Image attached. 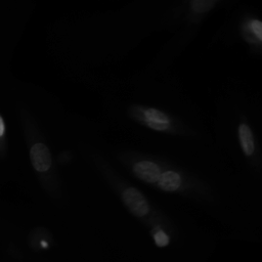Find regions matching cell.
<instances>
[{"label":"cell","instance_id":"6da1fadb","mask_svg":"<svg viewBox=\"0 0 262 262\" xmlns=\"http://www.w3.org/2000/svg\"><path fill=\"white\" fill-rule=\"evenodd\" d=\"M123 201L127 208L137 217L144 216L149 210L145 198L134 187H128L124 190Z\"/></svg>","mask_w":262,"mask_h":262},{"label":"cell","instance_id":"7a4b0ae2","mask_svg":"<svg viewBox=\"0 0 262 262\" xmlns=\"http://www.w3.org/2000/svg\"><path fill=\"white\" fill-rule=\"evenodd\" d=\"M31 162L33 167L38 172H45L50 168L51 157L49 149L43 143L39 142L32 146L30 151Z\"/></svg>","mask_w":262,"mask_h":262},{"label":"cell","instance_id":"3957f363","mask_svg":"<svg viewBox=\"0 0 262 262\" xmlns=\"http://www.w3.org/2000/svg\"><path fill=\"white\" fill-rule=\"evenodd\" d=\"M134 174L141 180L148 183H156L161 177V171L158 165L149 161H141L134 165Z\"/></svg>","mask_w":262,"mask_h":262},{"label":"cell","instance_id":"277c9868","mask_svg":"<svg viewBox=\"0 0 262 262\" xmlns=\"http://www.w3.org/2000/svg\"><path fill=\"white\" fill-rule=\"evenodd\" d=\"M238 138L242 149L246 156H252L256 150V140L253 131L247 124H241L238 127Z\"/></svg>","mask_w":262,"mask_h":262},{"label":"cell","instance_id":"5b68a950","mask_svg":"<svg viewBox=\"0 0 262 262\" xmlns=\"http://www.w3.org/2000/svg\"><path fill=\"white\" fill-rule=\"evenodd\" d=\"M180 176L173 171H167L163 173L159 179L160 187L165 191H174L180 185Z\"/></svg>","mask_w":262,"mask_h":262},{"label":"cell","instance_id":"8992f818","mask_svg":"<svg viewBox=\"0 0 262 262\" xmlns=\"http://www.w3.org/2000/svg\"><path fill=\"white\" fill-rule=\"evenodd\" d=\"M218 0H191V8L196 13H205L216 4Z\"/></svg>","mask_w":262,"mask_h":262},{"label":"cell","instance_id":"52a82bcc","mask_svg":"<svg viewBox=\"0 0 262 262\" xmlns=\"http://www.w3.org/2000/svg\"><path fill=\"white\" fill-rule=\"evenodd\" d=\"M144 116L147 121H152V122H159V123H168L169 119L168 117L162 113L159 110L156 108H148L144 111Z\"/></svg>","mask_w":262,"mask_h":262},{"label":"cell","instance_id":"ba28073f","mask_svg":"<svg viewBox=\"0 0 262 262\" xmlns=\"http://www.w3.org/2000/svg\"><path fill=\"white\" fill-rule=\"evenodd\" d=\"M250 26L254 34L262 41V21L258 19H253Z\"/></svg>","mask_w":262,"mask_h":262},{"label":"cell","instance_id":"9c48e42d","mask_svg":"<svg viewBox=\"0 0 262 262\" xmlns=\"http://www.w3.org/2000/svg\"><path fill=\"white\" fill-rule=\"evenodd\" d=\"M155 241H156V244L160 247H164L168 244L169 242V238L168 236L163 232V231H157L155 233Z\"/></svg>","mask_w":262,"mask_h":262},{"label":"cell","instance_id":"30bf717a","mask_svg":"<svg viewBox=\"0 0 262 262\" xmlns=\"http://www.w3.org/2000/svg\"><path fill=\"white\" fill-rule=\"evenodd\" d=\"M147 124L150 128L156 129V130H165L169 127L168 123H159V122H152V121H147Z\"/></svg>","mask_w":262,"mask_h":262},{"label":"cell","instance_id":"8fae6325","mask_svg":"<svg viewBox=\"0 0 262 262\" xmlns=\"http://www.w3.org/2000/svg\"><path fill=\"white\" fill-rule=\"evenodd\" d=\"M3 130H4V125H3V122L1 121V135H3Z\"/></svg>","mask_w":262,"mask_h":262}]
</instances>
